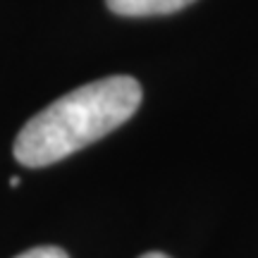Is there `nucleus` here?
<instances>
[{
    "mask_svg": "<svg viewBox=\"0 0 258 258\" xmlns=\"http://www.w3.org/2000/svg\"><path fill=\"white\" fill-rule=\"evenodd\" d=\"M141 86L132 77H105L84 84L34 115L15 139L24 167H46L103 139L137 112Z\"/></svg>",
    "mask_w": 258,
    "mask_h": 258,
    "instance_id": "nucleus-1",
    "label": "nucleus"
},
{
    "mask_svg": "<svg viewBox=\"0 0 258 258\" xmlns=\"http://www.w3.org/2000/svg\"><path fill=\"white\" fill-rule=\"evenodd\" d=\"M105 3L115 15L122 17H156V15H172L196 0H105Z\"/></svg>",
    "mask_w": 258,
    "mask_h": 258,
    "instance_id": "nucleus-2",
    "label": "nucleus"
},
{
    "mask_svg": "<svg viewBox=\"0 0 258 258\" xmlns=\"http://www.w3.org/2000/svg\"><path fill=\"white\" fill-rule=\"evenodd\" d=\"M15 258H70V256L62 249H57V246H36V249H29Z\"/></svg>",
    "mask_w": 258,
    "mask_h": 258,
    "instance_id": "nucleus-3",
    "label": "nucleus"
},
{
    "mask_svg": "<svg viewBox=\"0 0 258 258\" xmlns=\"http://www.w3.org/2000/svg\"><path fill=\"white\" fill-rule=\"evenodd\" d=\"M141 258H170V256H165V253H158V251H153V253H144Z\"/></svg>",
    "mask_w": 258,
    "mask_h": 258,
    "instance_id": "nucleus-4",
    "label": "nucleus"
},
{
    "mask_svg": "<svg viewBox=\"0 0 258 258\" xmlns=\"http://www.w3.org/2000/svg\"><path fill=\"white\" fill-rule=\"evenodd\" d=\"M10 186H12V189H17V186H19V177H12V179H10Z\"/></svg>",
    "mask_w": 258,
    "mask_h": 258,
    "instance_id": "nucleus-5",
    "label": "nucleus"
}]
</instances>
